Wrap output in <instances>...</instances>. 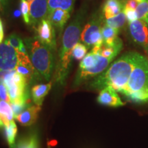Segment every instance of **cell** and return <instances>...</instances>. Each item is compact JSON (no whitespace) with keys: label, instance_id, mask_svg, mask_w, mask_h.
<instances>
[{"label":"cell","instance_id":"cell-1","mask_svg":"<svg viewBox=\"0 0 148 148\" xmlns=\"http://www.w3.org/2000/svg\"><path fill=\"white\" fill-rule=\"evenodd\" d=\"M140 53L130 51L121 56L90 83V88L101 90L111 86L122 93L126 88L130 76Z\"/></svg>","mask_w":148,"mask_h":148},{"label":"cell","instance_id":"cell-2","mask_svg":"<svg viewBox=\"0 0 148 148\" xmlns=\"http://www.w3.org/2000/svg\"><path fill=\"white\" fill-rule=\"evenodd\" d=\"M84 17V12L79 10L78 13L64 32L54 75L56 83L60 86L65 84V81L69 73L73 58L72 51L73 47L80 39Z\"/></svg>","mask_w":148,"mask_h":148},{"label":"cell","instance_id":"cell-3","mask_svg":"<svg viewBox=\"0 0 148 148\" xmlns=\"http://www.w3.org/2000/svg\"><path fill=\"white\" fill-rule=\"evenodd\" d=\"M24 43L34 69L36 78L49 81L55 66L54 51L42 43L36 36L25 38Z\"/></svg>","mask_w":148,"mask_h":148},{"label":"cell","instance_id":"cell-4","mask_svg":"<svg viewBox=\"0 0 148 148\" xmlns=\"http://www.w3.org/2000/svg\"><path fill=\"white\" fill-rule=\"evenodd\" d=\"M121 94L134 103L148 102V60L142 54L138 57L126 88Z\"/></svg>","mask_w":148,"mask_h":148},{"label":"cell","instance_id":"cell-5","mask_svg":"<svg viewBox=\"0 0 148 148\" xmlns=\"http://www.w3.org/2000/svg\"><path fill=\"white\" fill-rule=\"evenodd\" d=\"M102 21V16L95 14L90 18L82 29L80 36L81 42L87 46L88 48L95 46L102 47L103 45L101 34Z\"/></svg>","mask_w":148,"mask_h":148},{"label":"cell","instance_id":"cell-6","mask_svg":"<svg viewBox=\"0 0 148 148\" xmlns=\"http://www.w3.org/2000/svg\"><path fill=\"white\" fill-rule=\"evenodd\" d=\"M21 53L12 47L6 40L0 44V71L15 70L21 60Z\"/></svg>","mask_w":148,"mask_h":148},{"label":"cell","instance_id":"cell-7","mask_svg":"<svg viewBox=\"0 0 148 148\" xmlns=\"http://www.w3.org/2000/svg\"><path fill=\"white\" fill-rule=\"evenodd\" d=\"M114 58L113 57L106 58L99 53V60H98L97 64L94 67L86 70H77L75 78L74 79V86H78L85 81L92 77L97 76L108 67V65Z\"/></svg>","mask_w":148,"mask_h":148},{"label":"cell","instance_id":"cell-8","mask_svg":"<svg viewBox=\"0 0 148 148\" xmlns=\"http://www.w3.org/2000/svg\"><path fill=\"white\" fill-rule=\"evenodd\" d=\"M35 36L42 43L51 48L53 51L56 50V29L47 18L42 20L37 25Z\"/></svg>","mask_w":148,"mask_h":148},{"label":"cell","instance_id":"cell-9","mask_svg":"<svg viewBox=\"0 0 148 148\" xmlns=\"http://www.w3.org/2000/svg\"><path fill=\"white\" fill-rule=\"evenodd\" d=\"M129 32L132 40L138 45L147 48L148 45V27L143 20L137 19L129 23Z\"/></svg>","mask_w":148,"mask_h":148},{"label":"cell","instance_id":"cell-10","mask_svg":"<svg viewBox=\"0 0 148 148\" xmlns=\"http://www.w3.org/2000/svg\"><path fill=\"white\" fill-rule=\"evenodd\" d=\"M47 15L48 0H34L29 4V25L32 27H36Z\"/></svg>","mask_w":148,"mask_h":148},{"label":"cell","instance_id":"cell-11","mask_svg":"<svg viewBox=\"0 0 148 148\" xmlns=\"http://www.w3.org/2000/svg\"><path fill=\"white\" fill-rule=\"evenodd\" d=\"M97 101L101 105L110 107L123 106L124 103L121 101V98L118 95L117 91L111 86H106L100 90Z\"/></svg>","mask_w":148,"mask_h":148},{"label":"cell","instance_id":"cell-12","mask_svg":"<svg viewBox=\"0 0 148 148\" xmlns=\"http://www.w3.org/2000/svg\"><path fill=\"white\" fill-rule=\"evenodd\" d=\"M70 16H71V13L68 11L62 9H56L48 14L47 18L50 21L55 29H58L59 33L61 34L64 26L69 20Z\"/></svg>","mask_w":148,"mask_h":148},{"label":"cell","instance_id":"cell-13","mask_svg":"<svg viewBox=\"0 0 148 148\" xmlns=\"http://www.w3.org/2000/svg\"><path fill=\"white\" fill-rule=\"evenodd\" d=\"M40 110V107L36 105H31L25 109L22 113L18 115L16 119L23 126H29L36 122L38 114Z\"/></svg>","mask_w":148,"mask_h":148},{"label":"cell","instance_id":"cell-14","mask_svg":"<svg viewBox=\"0 0 148 148\" xmlns=\"http://www.w3.org/2000/svg\"><path fill=\"white\" fill-rule=\"evenodd\" d=\"M51 86L52 83L49 82L47 84H36L33 86L31 89V95L35 105L40 107L42 106L45 96L51 90Z\"/></svg>","mask_w":148,"mask_h":148},{"label":"cell","instance_id":"cell-15","mask_svg":"<svg viewBox=\"0 0 148 148\" xmlns=\"http://www.w3.org/2000/svg\"><path fill=\"white\" fill-rule=\"evenodd\" d=\"M123 5L120 0H105L103 5V15L105 19L114 17L123 11Z\"/></svg>","mask_w":148,"mask_h":148},{"label":"cell","instance_id":"cell-16","mask_svg":"<svg viewBox=\"0 0 148 148\" xmlns=\"http://www.w3.org/2000/svg\"><path fill=\"white\" fill-rule=\"evenodd\" d=\"M119 31L113 27L108 26L106 24L101 28V34L103 40V45L106 47H113L118 38Z\"/></svg>","mask_w":148,"mask_h":148},{"label":"cell","instance_id":"cell-17","mask_svg":"<svg viewBox=\"0 0 148 148\" xmlns=\"http://www.w3.org/2000/svg\"><path fill=\"white\" fill-rule=\"evenodd\" d=\"M75 0H48V14L56 9L73 12Z\"/></svg>","mask_w":148,"mask_h":148},{"label":"cell","instance_id":"cell-18","mask_svg":"<svg viewBox=\"0 0 148 148\" xmlns=\"http://www.w3.org/2000/svg\"><path fill=\"white\" fill-rule=\"evenodd\" d=\"M0 118L3 121L4 125L14 121V114L10 103L0 100Z\"/></svg>","mask_w":148,"mask_h":148},{"label":"cell","instance_id":"cell-19","mask_svg":"<svg viewBox=\"0 0 148 148\" xmlns=\"http://www.w3.org/2000/svg\"><path fill=\"white\" fill-rule=\"evenodd\" d=\"M99 53H95L90 51L84 56L79 63L78 70L89 69L94 67L99 60Z\"/></svg>","mask_w":148,"mask_h":148},{"label":"cell","instance_id":"cell-20","mask_svg":"<svg viewBox=\"0 0 148 148\" xmlns=\"http://www.w3.org/2000/svg\"><path fill=\"white\" fill-rule=\"evenodd\" d=\"M5 135L10 148H15V139L17 134V127L14 121L4 125Z\"/></svg>","mask_w":148,"mask_h":148},{"label":"cell","instance_id":"cell-21","mask_svg":"<svg viewBox=\"0 0 148 148\" xmlns=\"http://www.w3.org/2000/svg\"><path fill=\"white\" fill-rule=\"evenodd\" d=\"M126 21L127 19L124 12L122 11L121 12H120L117 15L114 16V17L105 19L104 24H106L108 26L113 27V28H115L120 31L125 26Z\"/></svg>","mask_w":148,"mask_h":148},{"label":"cell","instance_id":"cell-22","mask_svg":"<svg viewBox=\"0 0 148 148\" xmlns=\"http://www.w3.org/2000/svg\"><path fill=\"white\" fill-rule=\"evenodd\" d=\"M6 40L16 50L27 54V51L26 47L25 46V43H24L23 40H21V38L16 34H14H14H10L7 38Z\"/></svg>","mask_w":148,"mask_h":148},{"label":"cell","instance_id":"cell-23","mask_svg":"<svg viewBox=\"0 0 148 148\" xmlns=\"http://www.w3.org/2000/svg\"><path fill=\"white\" fill-rule=\"evenodd\" d=\"M88 48L82 42H78L75 47H73L72 51V57L76 60H82L86 55Z\"/></svg>","mask_w":148,"mask_h":148},{"label":"cell","instance_id":"cell-24","mask_svg":"<svg viewBox=\"0 0 148 148\" xmlns=\"http://www.w3.org/2000/svg\"><path fill=\"white\" fill-rule=\"evenodd\" d=\"M138 19L143 20L148 24V0L138 3L136 8Z\"/></svg>","mask_w":148,"mask_h":148},{"label":"cell","instance_id":"cell-25","mask_svg":"<svg viewBox=\"0 0 148 148\" xmlns=\"http://www.w3.org/2000/svg\"><path fill=\"white\" fill-rule=\"evenodd\" d=\"M10 105L13 111L14 117L16 119L25 109L31 106V103L30 102H13L10 103Z\"/></svg>","mask_w":148,"mask_h":148},{"label":"cell","instance_id":"cell-26","mask_svg":"<svg viewBox=\"0 0 148 148\" xmlns=\"http://www.w3.org/2000/svg\"><path fill=\"white\" fill-rule=\"evenodd\" d=\"M20 8L24 22L29 25V5L26 0H21Z\"/></svg>","mask_w":148,"mask_h":148},{"label":"cell","instance_id":"cell-27","mask_svg":"<svg viewBox=\"0 0 148 148\" xmlns=\"http://www.w3.org/2000/svg\"><path fill=\"white\" fill-rule=\"evenodd\" d=\"M123 12H124L127 21H128L129 23H132V22L138 19V16L137 14H136V10H132V9L123 8Z\"/></svg>","mask_w":148,"mask_h":148},{"label":"cell","instance_id":"cell-28","mask_svg":"<svg viewBox=\"0 0 148 148\" xmlns=\"http://www.w3.org/2000/svg\"><path fill=\"white\" fill-rule=\"evenodd\" d=\"M0 99L10 103L8 89L3 81H0Z\"/></svg>","mask_w":148,"mask_h":148},{"label":"cell","instance_id":"cell-29","mask_svg":"<svg viewBox=\"0 0 148 148\" xmlns=\"http://www.w3.org/2000/svg\"><path fill=\"white\" fill-rule=\"evenodd\" d=\"M138 4V2L136 0H127L125 4L123 5V8L136 10V7Z\"/></svg>","mask_w":148,"mask_h":148},{"label":"cell","instance_id":"cell-30","mask_svg":"<svg viewBox=\"0 0 148 148\" xmlns=\"http://www.w3.org/2000/svg\"><path fill=\"white\" fill-rule=\"evenodd\" d=\"M3 37H4V33L3 32H0V44L3 42Z\"/></svg>","mask_w":148,"mask_h":148},{"label":"cell","instance_id":"cell-31","mask_svg":"<svg viewBox=\"0 0 148 148\" xmlns=\"http://www.w3.org/2000/svg\"><path fill=\"white\" fill-rule=\"evenodd\" d=\"M3 32V27L2 21H1V18H0V32Z\"/></svg>","mask_w":148,"mask_h":148},{"label":"cell","instance_id":"cell-32","mask_svg":"<svg viewBox=\"0 0 148 148\" xmlns=\"http://www.w3.org/2000/svg\"><path fill=\"white\" fill-rule=\"evenodd\" d=\"M4 126V123H3V122L2 120H1V118H0V129L2 128V127Z\"/></svg>","mask_w":148,"mask_h":148},{"label":"cell","instance_id":"cell-33","mask_svg":"<svg viewBox=\"0 0 148 148\" xmlns=\"http://www.w3.org/2000/svg\"><path fill=\"white\" fill-rule=\"evenodd\" d=\"M136 1H137L138 3H140V2H143V1H147V0H136Z\"/></svg>","mask_w":148,"mask_h":148},{"label":"cell","instance_id":"cell-34","mask_svg":"<svg viewBox=\"0 0 148 148\" xmlns=\"http://www.w3.org/2000/svg\"><path fill=\"white\" fill-rule=\"evenodd\" d=\"M3 1H5V0H0V7H1V2Z\"/></svg>","mask_w":148,"mask_h":148},{"label":"cell","instance_id":"cell-35","mask_svg":"<svg viewBox=\"0 0 148 148\" xmlns=\"http://www.w3.org/2000/svg\"><path fill=\"white\" fill-rule=\"evenodd\" d=\"M147 51H148V45H147Z\"/></svg>","mask_w":148,"mask_h":148}]
</instances>
